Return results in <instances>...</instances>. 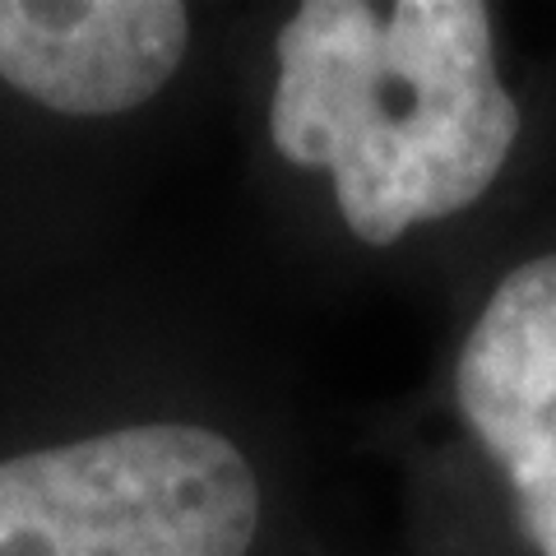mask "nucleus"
Returning <instances> with one entry per match:
<instances>
[{
	"label": "nucleus",
	"mask_w": 556,
	"mask_h": 556,
	"mask_svg": "<svg viewBox=\"0 0 556 556\" xmlns=\"http://www.w3.org/2000/svg\"><path fill=\"white\" fill-rule=\"evenodd\" d=\"M0 556H325L274 390L121 260L0 292Z\"/></svg>",
	"instance_id": "1"
},
{
	"label": "nucleus",
	"mask_w": 556,
	"mask_h": 556,
	"mask_svg": "<svg viewBox=\"0 0 556 556\" xmlns=\"http://www.w3.org/2000/svg\"><path fill=\"white\" fill-rule=\"evenodd\" d=\"M247 167L288 247L390 265L510 172L525 108L482 0H292L232 20Z\"/></svg>",
	"instance_id": "2"
},
{
	"label": "nucleus",
	"mask_w": 556,
	"mask_h": 556,
	"mask_svg": "<svg viewBox=\"0 0 556 556\" xmlns=\"http://www.w3.org/2000/svg\"><path fill=\"white\" fill-rule=\"evenodd\" d=\"M445 413L506 496L515 543L556 556V241L515 255L445 362Z\"/></svg>",
	"instance_id": "4"
},
{
	"label": "nucleus",
	"mask_w": 556,
	"mask_h": 556,
	"mask_svg": "<svg viewBox=\"0 0 556 556\" xmlns=\"http://www.w3.org/2000/svg\"><path fill=\"white\" fill-rule=\"evenodd\" d=\"M228 47L186 0H0V292L112 265Z\"/></svg>",
	"instance_id": "3"
}]
</instances>
